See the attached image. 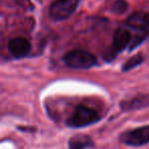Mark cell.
Masks as SVG:
<instances>
[{"mask_svg": "<svg viewBox=\"0 0 149 149\" xmlns=\"http://www.w3.org/2000/svg\"><path fill=\"white\" fill-rule=\"evenodd\" d=\"M122 143L128 146L139 147L149 143V126H143L134 130L125 132L120 136Z\"/></svg>", "mask_w": 149, "mask_h": 149, "instance_id": "obj_4", "label": "cell"}, {"mask_svg": "<svg viewBox=\"0 0 149 149\" xmlns=\"http://www.w3.org/2000/svg\"><path fill=\"white\" fill-rule=\"evenodd\" d=\"M126 24L129 27L140 31L149 30V13L145 11H136L128 17Z\"/></svg>", "mask_w": 149, "mask_h": 149, "instance_id": "obj_6", "label": "cell"}, {"mask_svg": "<svg viewBox=\"0 0 149 149\" xmlns=\"http://www.w3.org/2000/svg\"><path fill=\"white\" fill-rule=\"evenodd\" d=\"M79 0H56L50 5L49 15L54 21L66 19L76 11Z\"/></svg>", "mask_w": 149, "mask_h": 149, "instance_id": "obj_3", "label": "cell"}, {"mask_svg": "<svg viewBox=\"0 0 149 149\" xmlns=\"http://www.w3.org/2000/svg\"><path fill=\"white\" fill-rule=\"evenodd\" d=\"M147 104H148L147 97L138 96V97L132 98V99L128 100V101L122 102L120 106H122V109L124 110H131V109H136V108H141L143 106H146Z\"/></svg>", "mask_w": 149, "mask_h": 149, "instance_id": "obj_9", "label": "cell"}, {"mask_svg": "<svg viewBox=\"0 0 149 149\" xmlns=\"http://www.w3.org/2000/svg\"><path fill=\"white\" fill-rule=\"evenodd\" d=\"M142 61H143L142 54H137V55L132 56L130 59H128L124 63V65H123V70H124V72H128V70H132V68H136L137 65L141 64Z\"/></svg>", "mask_w": 149, "mask_h": 149, "instance_id": "obj_10", "label": "cell"}, {"mask_svg": "<svg viewBox=\"0 0 149 149\" xmlns=\"http://www.w3.org/2000/svg\"><path fill=\"white\" fill-rule=\"evenodd\" d=\"M63 62L70 68H90L97 63L92 53L85 50H72L63 56Z\"/></svg>", "mask_w": 149, "mask_h": 149, "instance_id": "obj_2", "label": "cell"}, {"mask_svg": "<svg viewBox=\"0 0 149 149\" xmlns=\"http://www.w3.org/2000/svg\"><path fill=\"white\" fill-rule=\"evenodd\" d=\"M99 120L100 116L96 110L87 106L80 105L74 109L66 124L72 128H83L89 125H93Z\"/></svg>", "mask_w": 149, "mask_h": 149, "instance_id": "obj_1", "label": "cell"}, {"mask_svg": "<svg viewBox=\"0 0 149 149\" xmlns=\"http://www.w3.org/2000/svg\"><path fill=\"white\" fill-rule=\"evenodd\" d=\"M8 50L13 56L21 58L29 54L31 51V44L25 38H13L8 42Z\"/></svg>", "mask_w": 149, "mask_h": 149, "instance_id": "obj_5", "label": "cell"}, {"mask_svg": "<svg viewBox=\"0 0 149 149\" xmlns=\"http://www.w3.org/2000/svg\"><path fill=\"white\" fill-rule=\"evenodd\" d=\"M128 8V3L125 0H116L113 4L111 5V9L113 13L120 15V13H125Z\"/></svg>", "mask_w": 149, "mask_h": 149, "instance_id": "obj_11", "label": "cell"}, {"mask_svg": "<svg viewBox=\"0 0 149 149\" xmlns=\"http://www.w3.org/2000/svg\"><path fill=\"white\" fill-rule=\"evenodd\" d=\"M93 146L91 138H89L86 135H76L72 137L68 142L70 149H87Z\"/></svg>", "mask_w": 149, "mask_h": 149, "instance_id": "obj_8", "label": "cell"}, {"mask_svg": "<svg viewBox=\"0 0 149 149\" xmlns=\"http://www.w3.org/2000/svg\"><path fill=\"white\" fill-rule=\"evenodd\" d=\"M132 42L131 33L126 29H116L112 40V52H120Z\"/></svg>", "mask_w": 149, "mask_h": 149, "instance_id": "obj_7", "label": "cell"}]
</instances>
